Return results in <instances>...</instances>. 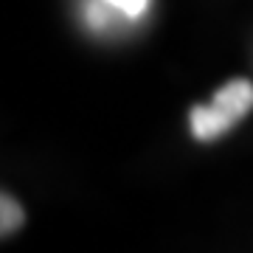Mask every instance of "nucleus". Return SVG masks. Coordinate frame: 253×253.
<instances>
[{
    "mask_svg": "<svg viewBox=\"0 0 253 253\" xmlns=\"http://www.w3.org/2000/svg\"><path fill=\"white\" fill-rule=\"evenodd\" d=\"M253 110V84L248 79H231L225 87L214 93V99L208 104H197L189 113L191 132L197 141L208 144L214 138L225 135L228 129L242 121Z\"/></svg>",
    "mask_w": 253,
    "mask_h": 253,
    "instance_id": "obj_1",
    "label": "nucleus"
},
{
    "mask_svg": "<svg viewBox=\"0 0 253 253\" xmlns=\"http://www.w3.org/2000/svg\"><path fill=\"white\" fill-rule=\"evenodd\" d=\"M104 6L110 9H116L118 14H124V17H141L146 9H149V0H104Z\"/></svg>",
    "mask_w": 253,
    "mask_h": 253,
    "instance_id": "obj_3",
    "label": "nucleus"
},
{
    "mask_svg": "<svg viewBox=\"0 0 253 253\" xmlns=\"http://www.w3.org/2000/svg\"><path fill=\"white\" fill-rule=\"evenodd\" d=\"M0 217H3V225H0L3 236L17 234L23 228V222H26V211H23V206L11 197L9 191H3V197H0Z\"/></svg>",
    "mask_w": 253,
    "mask_h": 253,
    "instance_id": "obj_2",
    "label": "nucleus"
}]
</instances>
